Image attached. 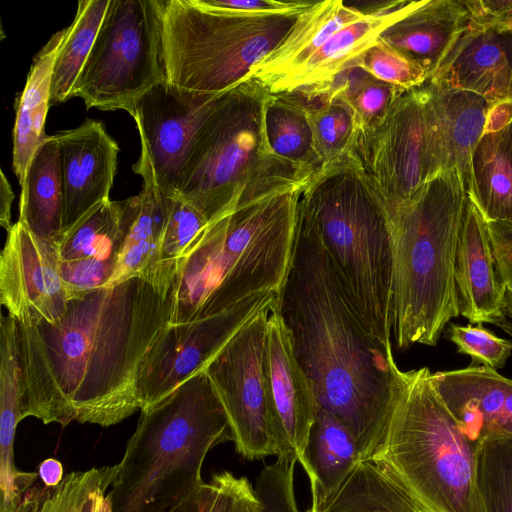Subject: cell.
I'll return each instance as SVG.
<instances>
[{"mask_svg":"<svg viewBox=\"0 0 512 512\" xmlns=\"http://www.w3.org/2000/svg\"><path fill=\"white\" fill-rule=\"evenodd\" d=\"M177 262L70 299L55 323L19 322L30 416L62 427L115 425L140 410L136 382L170 324Z\"/></svg>","mask_w":512,"mask_h":512,"instance_id":"cell-1","label":"cell"},{"mask_svg":"<svg viewBox=\"0 0 512 512\" xmlns=\"http://www.w3.org/2000/svg\"><path fill=\"white\" fill-rule=\"evenodd\" d=\"M275 309L318 406L346 424L360 461L370 460L386 432L396 363L357 313L298 211L293 255Z\"/></svg>","mask_w":512,"mask_h":512,"instance_id":"cell-2","label":"cell"},{"mask_svg":"<svg viewBox=\"0 0 512 512\" xmlns=\"http://www.w3.org/2000/svg\"><path fill=\"white\" fill-rule=\"evenodd\" d=\"M298 214L311 228L357 313L392 350L394 261L383 197L354 151L323 164L301 189Z\"/></svg>","mask_w":512,"mask_h":512,"instance_id":"cell-3","label":"cell"},{"mask_svg":"<svg viewBox=\"0 0 512 512\" xmlns=\"http://www.w3.org/2000/svg\"><path fill=\"white\" fill-rule=\"evenodd\" d=\"M303 186L209 223L189 255L178 261L170 324L206 318L255 294L280 291L293 255Z\"/></svg>","mask_w":512,"mask_h":512,"instance_id":"cell-4","label":"cell"},{"mask_svg":"<svg viewBox=\"0 0 512 512\" xmlns=\"http://www.w3.org/2000/svg\"><path fill=\"white\" fill-rule=\"evenodd\" d=\"M229 440L228 418L203 370L141 411L109 491L112 512H169L204 483L208 452Z\"/></svg>","mask_w":512,"mask_h":512,"instance_id":"cell-5","label":"cell"},{"mask_svg":"<svg viewBox=\"0 0 512 512\" xmlns=\"http://www.w3.org/2000/svg\"><path fill=\"white\" fill-rule=\"evenodd\" d=\"M469 196L459 177L443 172L407 202L387 210L394 279L392 335L399 349L435 346L460 316L454 263Z\"/></svg>","mask_w":512,"mask_h":512,"instance_id":"cell-6","label":"cell"},{"mask_svg":"<svg viewBox=\"0 0 512 512\" xmlns=\"http://www.w3.org/2000/svg\"><path fill=\"white\" fill-rule=\"evenodd\" d=\"M427 368H393L384 439L370 459L424 512H487L477 446L460 431Z\"/></svg>","mask_w":512,"mask_h":512,"instance_id":"cell-7","label":"cell"},{"mask_svg":"<svg viewBox=\"0 0 512 512\" xmlns=\"http://www.w3.org/2000/svg\"><path fill=\"white\" fill-rule=\"evenodd\" d=\"M268 96L254 79L226 91L194 139L175 195L209 223L302 186L312 175L272 152L265 130Z\"/></svg>","mask_w":512,"mask_h":512,"instance_id":"cell-8","label":"cell"},{"mask_svg":"<svg viewBox=\"0 0 512 512\" xmlns=\"http://www.w3.org/2000/svg\"><path fill=\"white\" fill-rule=\"evenodd\" d=\"M301 13L249 14L205 0H162L165 80L192 92L228 91L247 80Z\"/></svg>","mask_w":512,"mask_h":512,"instance_id":"cell-9","label":"cell"},{"mask_svg":"<svg viewBox=\"0 0 512 512\" xmlns=\"http://www.w3.org/2000/svg\"><path fill=\"white\" fill-rule=\"evenodd\" d=\"M165 79L162 0H110L74 87L87 108L122 109Z\"/></svg>","mask_w":512,"mask_h":512,"instance_id":"cell-10","label":"cell"},{"mask_svg":"<svg viewBox=\"0 0 512 512\" xmlns=\"http://www.w3.org/2000/svg\"><path fill=\"white\" fill-rule=\"evenodd\" d=\"M273 308L248 321L204 368L228 418L235 450L247 460L275 455L265 379Z\"/></svg>","mask_w":512,"mask_h":512,"instance_id":"cell-11","label":"cell"},{"mask_svg":"<svg viewBox=\"0 0 512 512\" xmlns=\"http://www.w3.org/2000/svg\"><path fill=\"white\" fill-rule=\"evenodd\" d=\"M277 297L278 292L258 293L215 315L169 324L141 363L136 382L140 410L158 403L203 371L248 321L275 307Z\"/></svg>","mask_w":512,"mask_h":512,"instance_id":"cell-12","label":"cell"},{"mask_svg":"<svg viewBox=\"0 0 512 512\" xmlns=\"http://www.w3.org/2000/svg\"><path fill=\"white\" fill-rule=\"evenodd\" d=\"M353 151L390 210L430 181L419 88L403 91L386 115L359 136Z\"/></svg>","mask_w":512,"mask_h":512,"instance_id":"cell-13","label":"cell"},{"mask_svg":"<svg viewBox=\"0 0 512 512\" xmlns=\"http://www.w3.org/2000/svg\"><path fill=\"white\" fill-rule=\"evenodd\" d=\"M225 92L187 91L164 79L135 102L130 115L140 136V156L165 196L176 194L194 139Z\"/></svg>","mask_w":512,"mask_h":512,"instance_id":"cell-14","label":"cell"},{"mask_svg":"<svg viewBox=\"0 0 512 512\" xmlns=\"http://www.w3.org/2000/svg\"><path fill=\"white\" fill-rule=\"evenodd\" d=\"M265 379L275 456L296 460L308 477L312 493L315 477L306 449L318 403L311 382L295 356L288 329L275 307L267 322Z\"/></svg>","mask_w":512,"mask_h":512,"instance_id":"cell-15","label":"cell"},{"mask_svg":"<svg viewBox=\"0 0 512 512\" xmlns=\"http://www.w3.org/2000/svg\"><path fill=\"white\" fill-rule=\"evenodd\" d=\"M58 243L20 221L12 225L0 257V301L20 324L55 323L68 296L60 274Z\"/></svg>","mask_w":512,"mask_h":512,"instance_id":"cell-16","label":"cell"},{"mask_svg":"<svg viewBox=\"0 0 512 512\" xmlns=\"http://www.w3.org/2000/svg\"><path fill=\"white\" fill-rule=\"evenodd\" d=\"M418 88L430 180L440 173L453 172L473 200V156L493 105L477 94L429 81Z\"/></svg>","mask_w":512,"mask_h":512,"instance_id":"cell-17","label":"cell"},{"mask_svg":"<svg viewBox=\"0 0 512 512\" xmlns=\"http://www.w3.org/2000/svg\"><path fill=\"white\" fill-rule=\"evenodd\" d=\"M55 137L59 150L65 233L93 208L110 200L119 147L103 124L91 119L75 129L60 131Z\"/></svg>","mask_w":512,"mask_h":512,"instance_id":"cell-18","label":"cell"},{"mask_svg":"<svg viewBox=\"0 0 512 512\" xmlns=\"http://www.w3.org/2000/svg\"><path fill=\"white\" fill-rule=\"evenodd\" d=\"M432 380L460 431L475 446L512 438V379L471 364L433 373Z\"/></svg>","mask_w":512,"mask_h":512,"instance_id":"cell-19","label":"cell"},{"mask_svg":"<svg viewBox=\"0 0 512 512\" xmlns=\"http://www.w3.org/2000/svg\"><path fill=\"white\" fill-rule=\"evenodd\" d=\"M427 81L512 103V34L469 21Z\"/></svg>","mask_w":512,"mask_h":512,"instance_id":"cell-20","label":"cell"},{"mask_svg":"<svg viewBox=\"0 0 512 512\" xmlns=\"http://www.w3.org/2000/svg\"><path fill=\"white\" fill-rule=\"evenodd\" d=\"M29 398L18 321L10 314L0 322V511L15 512L38 472H23L14 460L18 423L29 417Z\"/></svg>","mask_w":512,"mask_h":512,"instance_id":"cell-21","label":"cell"},{"mask_svg":"<svg viewBox=\"0 0 512 512\" xmlns=\"http://www.w3.org/2000/svg\"><path fill=\"white\" fill-rule=\"evenodd\" d=\"M459 313L470 324L507 323L505 288L497 270L487 222L469 199L454 263Z\"/></svg>","mask_w":512,"mask_h":512,"instance_id":"cell-22","label":"cell"},{"mask_svg":"<svg viewBox=\"0 0 512 512\" xmlns=\"http://www.w3.org/2000/svg\"><path fill=\"white\" fill-rule=\"evenodd\" d=\"M411 2L402 0L391 10L367 15L345 26L268 92L295 94L306 102L318 99L340 73L354 66L356 58L406 12Z\"/></svg>","mask_w":512,"mask_h":512,"instance_id":"cell-23","label":"cell"},{"mask_svg":"<svg viewBox=\"0 0 512 512\" xmlns=\"http://www.w3.org/2000/svg\"><path fill=\"white\" fill-rule=\"evenodd\" d=\"M468 23L464 0L412 1L379 37L420 63L430 76Z\"/></svg>","mask_w":512,"mask_h":512,"instance_id":"cell-24","label":"cell"},{"mask_svg":"<svg viewBox=\"0 0 512 512\" xmlns=\"http://www.w3.org/2000/svg\"><path fill=\"white\" fill-rule=\"evenodd\" d=\"M353 2L316 1L302 12L283 40L256 66L247 79H254L269 91L280 79L318 51L335 33L363 19Z\"/></svg>","mask_w":512,"mask_h":512,"instance_id":"cell-25","label":"cell"},{"mask_svg":"<svg viewBox=\"0 0 512 512\" xmlns=\"http://www.w3.org/2000/svg\"><path fill=\"white\" fill-rule=\"evenodd\" d=\"M133 171L143 178L142 190L136 196L135 210L108 287L145 275L164 263L160 252L171 198L157 188L145 158L139 156Z\"/></svg>","mask_w":512,"mask_h":512,"instance_id":"cell-26","label":"cell"},{"mask_svg":"<svg viewBox=\"0 0 512 512\" xmlns=\"http://www.w3.org/2000/svg\"><path fill=\"white\" fill-rule=\"evenodd\" d=\"M66 33L67 28H64L53 34L36 54L26 85L16 104L12 167L20 185L25 179L33 156L48 137L44 126L51 104L53 67Z\"/></svg>","mask_w":512,"mask_h":512,"instance_id":"cell-27","label":"cell"},{"mask_svg":"<svg viewBox=\"0 0 512 512\" xmlns=\"http://www.w3.org/2000/svg\"><path fill=\"white\" fill-rule=\"evenodd\" d=\"M20 186L18 221L34 234L59 243L64 234V199L55 135L38 148Z\"/></svg>","mask_w":512,"mask_h":512,"instance_id":"cell-28","label":"cell"},{"mask_svg":"<svg viewBox=\"0 0 512 512\" xmlns=\"http://www.w3.org/2000/svg\"><path fill=\"white\" fill-rule=\"evenodd\" d=\"M475 197L471 200L486 221L512 216V119L487 128L473 156Z\"/></svg>","mask_w":512,"mask_h":512,"instance_id":"cell-29","label":"cell"},{"mask_svg":"<svg viewBox=\"0 0 512 512\" xmlns=\"http://www.w3.org/2000/svg\"><path fill=\"white\" fill-rule=\"evenodd\" d=\"M305 512H424L372 460L357 462L340 486Z\"/></svg>","mask_w":512,"mask_h":512,"instance_id":"cell-30","label":"cell"},{"mask_svg":"<svg viewBox=\"0 0 512 512\" xmlns=\"http://www.w3.org/2000/svg\"><path fill=\"white\" fill-rule=\"evenodd\" d=\"M306 457L315 477L310 505L333 493L360 461L352 432L336 414L321 406L310 430Z\"/></svg>","mask_w":512,"mask_h":512,"instance_id":"cell-31","label":"cell"},{"mask_svg":"<svg viewBox=\"0 0 512 512\" xmlns=\"http://www.w3.org/2000/svg\"><path fill=\"white\" fill-rule=\"evenodd\" d=\"M119 465L67 473L54 487L36 482L16 512H112L109 491Z\"/></svg>","mask_w":512,"mask_h":512,"instance_id":"cell-32","label":"cell"},{"mask_svg":"<svg viewBox=\"0 0 512 512\" xmlns=\"http://www.w3.org/2000/svg\"><path fill=\"white\" fill-rule=\"evenodd\" d=\"M136 206V196L107 200L84 215L58 243L61 260L117 257Z\"/></svg>","mask_w":512,"mask_h":512,"instance_id":"cell-33","label":"cell"},{"mask_svg":"<svg viewBox=\"0 0 512 512\" xmlns=\"http://www.w3.org/2000/svg\"><path fill=\"white\" fill-rule=\"evenodd\" d=\"M265 130L272 152L313 174L323 163L318 156L308 105L295 94H271L265 105Z\"/></svg>","mask_w":512,"mask_h":512,"instance_id":"cell-34","label":"cell"},{"mask_svg":"<svg viewBox=\"0 0 512 512\" xmlns=\"http://www.w3.org/2000/svg\"><path fill=\"white\" fill-rule=\"evenodd\" d=\"M110 0H82L78 2L73 22L67 27L64 41L56 56L50 103L69 100L91 52Z\"/></svg>","mask_w":512,"mask_h":512,"instance_id":"cell-35","label":"cell"},{"mask_svg":"<svg viewBox=\"0 0 512 512\" xmlns=\"http://www.w3.org/2000/svg\"><path fill=\"white\" fill-rule=\"evenodd\" d=\"M306 103L314 146L322 163L352 151L356 133L353 115L346 103L339 99Z\"/></svg>","mask_w":512,"mask_h":512,"instance_id":"cell-36","label":"cell"},{"mask_svg":"<svg viewBox=\"0 0 512 512\" xmlns=\"http://www.w3.org/2000/svg\"><path fill=\"white\" fill-rule=\"evenodd\" d=\"M477 482L487 512H512V438L477 446Z\"/></svg>","mask_w":512,"mask_h":512,"instance_id":"cell-37","label":"cell"},{"mask_svg":"<svg viewBox=\"0 0 512 512\" xmlns=\"http://www.w3.org/2000/svg\"><path fill=\"white\" fill-rule=\"evenodd\" d=\"M354 66L404 91L423 85L429 78L425 67L380 37L356 58Z\"/></svg>","mask_w":512,"mask_h":512,"instance_id":"cell-38","label":"cell"},{"mask_svg":"<svg viewBox=\"0 0 512 512\" xmlns=\"http://www.w3.org/2000/svg\"><path fill=\"white\" fill-rule=\"evenodd\" d=\"M163 234L161 262H177L189 255L209 225L191 203L174 195Z\"/></svg>","mask_w":512,"mask_h":512,"instance_id":"cell-39","label":"cell"},{"mask_svg":"<svg viewBox=\"0 0 512 512\" xmlns=\"http://www.w3.org/2000/svg\"><path fill=\"white\" fill-rule=\"evenodd\" d=\"M449 340L455 344L458 353L472 358V364H482L494 370L505 366L512 352V342L503 339L483 327L449 323Z\"/></svg>","mask_w":512,"mask_h":512,"instance_id":"cell-40","label":"cell"},{"mask_svg":"<svg viewBox=\"0 0 512 512\" xmlns=\"http://www.w3.org/2000/svg\"><path fill=\"white\" fill-rule=\"evenodd\" d=\"M296 463L277 457L260 471L254 488L262 505L261 512H302L295 493Z\"/></svg>","mask_w":512,"mask_h":512,"instance_id":"cell-41","label":"cell"},{"mask_svg":"<svg viewBox=\"0 0 512 512\" xmlns=\"http://www.w3.org/2000/svg\"><path fill=\"white\" fill-rule=\"evenodd\" d=\"M117 257L61 260L60 274L68 300L106 287L116 268Z\"/></svg>","mask_w":512,"mask_h":512,"instance_id":"cell-42","label":"cell"},{"mask_svg":"<svg viewBox=\"0 0 512 512\" xmlns=\"http://www.w3.org/2000/svg\"><path fill=\"white\" fill-rule=\"evenodd\" d=\"M210 480L213 494L207 512H261L262 505L247 477L222 471Z\"/></svg>","mask_w":512,"mask_h":512,"instance_id":"cell-43","label":"cell"},{"mask_svg":"<svg viewBox=\"0 0 512 512\" xmlns=\"http://www.w3.org/2000/svg\"><path fill=\"white\" fill-rule=\"evenodd\" d=\"M486 222L499 279L512 291V221Z\"/></svg>","mask_w":512,"mask_h":512,"instance_id":"cell-44","label":"cell"},{"mask_svg":"<svg viewBox=\"0 0 512 512\" xmlns=\"http://www.w3.org/2000/svg\"><path fill=\"white\" fill-rule=\"evenodd\" d=\"M469 21L512 34V0H464Z\"/></svg>","mask_w":512,"mask_h":512,"instance_id":"cell-45","label":"cell"},{"mask_svg":"<svg viewBox=\"0 0 512 512\" xmlns=\"http://www.w3.org/2000/svg\"><path fill=\"white\" fill-rule=\"evenodd\" d=\"M211 6L229 11L249 14H279L303 12L316 1H277V0H205Z\"/></svg>","mask_w":512,"mask_h":512,"instance_id":"cell-46","label":"cell"},{"mask_svg":"<svg viewBox=\"0 0 512 512\" xmlns=\"http://www.w3.org/2000/svg\"><path fill=\"white\" fill-rule=\"evenodd\" d=\"M213 494V484L204 482L194 493L169 512H207Z\"/></svg>","mask_w":512,"mask_h":512,"instance_id":"cell-47","label":"cell"},{"mask_svg":"<svg viewBox=\"0 0 512 512\" xmlns=\"http://www.w3.org/2000/svg\"><path fill=\"white\" fill-rule=\"evenodd\" d=\"M0 224L7 232L11 229V205L14 193L4 172H0Z\"/></svg>","mask_w":512,"mask_h":512,"instance_id":"cell-48","label":"cell"},{"mask_svg":"<svg viewBox=\"0 0 512 512\" xmlns=\"http://www.w3.org/2000/svg\"><path fill=\"white\" fill-rule=\"evenodd\" d=\"M40 481L49 487L57 486L64 478L62 463L54 458L43 460L38 466Z\"/></svg>","mask_w":512,"mask_h":512,"instance_id":"cell-49","label":"cell"},{"mask_svg":"<svg viewBox=\"0 0 512 512\" xmlns=\"http://www.w3.org/2000/svg\"><path fill=\"white\" fill-rule=\"evenodd\" d=\"M507 323L503 328L512 336V291L505 290Z\"/></svg>","mask_w":512,"mask_h":512,"instance_id":"cell-50","label":"cell"},{"mask_svg":"<svg viewBox=\"0 0 512 512\" xmlns=\"http://www.w3.org/2000/svg\"><path fill=\"white\" fill-rule=\"evenodd\" d=\"M506 221H507V220H506ZM509 221H512V216H511V218H510V220H509Z\"/></svg>","mask_w":512,"mask_h":512,"instance_id":"cell-51","label":"cell"}]
</instances>
